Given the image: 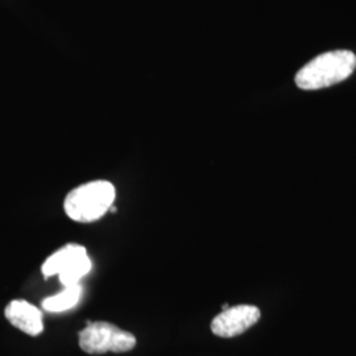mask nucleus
Instances as JSON below:
<instances>
[{"label": "nucleus", "instance_id": "obj_2", "mask_svg": "<svg viewBox=\"0 0 356 356\" xmlns=\"http://www.w3.org/2000/svg\"><path fill=\"white\" fill-rule=\"evenodd\" d=\"M356 56L351 51L323 53L305 65L296 76L300 89L319 90L339 83L353 74Z\"/></svg>", "mask_w": 356, "mask_h": 356}, {"label": "nucleus", "instance_id": "obj_5", "mask_svg": "<svg viewBox=\"0 0 356 356\" xmlns=\"http://www.w3.org/2000/svg\"><path fill=\"white\" fill-rule=\"evenodd\" d=\"M257 306L236 305L223 310L211 322V331L220 338H234L251 329L260 319Z\"/></svg>", "mask_w": 356, "mask_h": 356}, {"label": "nucleus", "instance_id": "obj_6", "mask_svg": "<svg viewBox=\"0 0 356 356\" xmlns=\"http://www.w3.org/2000/svg\"><path fill=\"white\" fill-rule=\"evenodd\" d=\"M8 322L31 337H38L44 331L42 313L38 306L26 300H13L4 309Z\"/></svg>", "mask_w": 356, "mask_h": 356}, {"label": "nucleus", "instance_id": "obj_3", "mask_svg": "<svg viewBox=\"0 0 356 356\" xmlns=\"http://www.w3.org/2000/svg\"><path fill=\"white\" fill-rule=\"evenodd\" d=\"M79 347L90 355L106 353H127L136 346L134 334L115 326L110 322H86V327L78 334Z\"/></svg>", "mask_w": 356, "mask_h": 356}, {"label": "nucleus", "instance_id": "obj_4", "mask_svg": "<svg viewBox=\"0 0 356 356\" xmlns=\"http://www.w3.org/2000/svg\"><path fill=\"white\" fill-rule=\"evenodd\" d=\"M90 270L91 260L88 250L76 243L65 244L63 248L51 254L41 267V272L47 279L58 276L64 286L78 285Z\"/></svg>", "mask_w": 356, "mask_h": 356}, {"label": "nucleus", "instance_id": "obj_1", "mask_svg": "<svg viewBox=\"0 0 356 356\" xmlns=\"http://www.w3.org/2000/svg\"><path fill=\"white\" fill-rule=\"evenodd\" d=\"M115 197L116 191L110 181H90L67 193L65 213L74 222L91 223L106 216L114 204Z\"/></svg>", "mask_w": 356, "mask_h": 356}, {"label": "nucleus", "instance_id": "obj_7", "mask_svg": "<svg viewBox=\"0 0 356 356\" xmlns=\"http://www.w3.org/2000/svg\"><path fill=\"white\" fill-rule=\"evenodd\" d=\"M81 294H82V288L79 284L73 286H65L63 292L47 297L41 302V306L49 313H63L74 307L79 302Z\"/></svg>", "mask_w": 356, "mask_h": 356}]
</instances>
